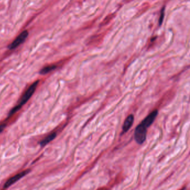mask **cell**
Masks as SVG:
<instances>
[{"instance_id": "cell-1", "label": "cell", "mask_w": 190, "mask_h": 190, "mask_svg": "<svg viewBox=\"0 0 190 190\" xmlns=\"http://www.w3.org/2000/svg\"><path fill=\"white\" fill-rule=\"evenodd\" d=\"M39 81H36L34 83L31 84L28 89L26 90V91H25V93L23 94L20 100L19 104L17 105L15 107H14L12 110H11L10 113H9V116H12L15 113L17 112L18 110H19L25 104L28 100L30 99L31 97L33 96V93H35V91H36V88L39 84Z\"/></svg>"}, {"instance_id": "cell-2", "label": "cell", "mask_w": 190, "mask_h": 190, "mask_svg": "<svg viewBox=\"0 0 190 190\" xmlns=\"http://www.w3.org/2000/svg\"><path fill=\"white\" fill-rule=\"evenodd\" d=\"M147 128L142 123L138 124L135 128L134 133L135 139L139 144H142L146 140Z\"/></svg>"}, {"instance_id": "cell-3", "label": "cell", "mask_w": 190, "mask_h": 190, "mask_svg": "<svg viewBox=\"0 0 190 190\" xmlns=\"http://www.w3.org/2000/svg\"><path fill=\"white\" fill-rule=\"evenodd\" d=\"M30 172L29 170H26L25 171L21 172L19 174H17L14 176L12 177L6 182L3 185V188H7L10 187L11 185H13L15 183L19 181L21 179H22L23 177L25 176L27 174H29Z\"/></svg>"}, {"instance_id": "cell-4", "label": "cell", "mask_w": 190, "mask_h": 190, "mask_svg": "<svg viewBox=\"0 0 190 190\" xmlns=\"http://www.w3.org/2000/svg\"><path fill=\"white\" fill-rule=\"evenodd\" d=\"M28 32L27 31H23L22 33H20L19 36L16 39L14 40V42L10 45L9 48L10 49H14L18 47L20 45L24 42L28 36Z\"/></svg>"}, {"instance_id": "cell-5", "label": "cell", "mask_w": 190, "mask_h": 190, "mask_svg": "<svg viewBox=\"0 0 190 190\" xmlns=\"http://www.w3.org/2000/svg\"><path fill=\"white\" fill-rule=\"evenodd\" d=\"M158 113V110H153L152 112L150 113L149 114H148V116L146 117L145 118L143 119L142 122H141V123H142L145 127H147L148 128L153 123L155 119L157 117Z\"/></svg>"}, {"instance_id": "cell-6", "label": "cell", "mask_w": 190, "mask_h": 190, "mask_svg": "<svg viewBox=\"0 0 190 190\" xmlns=\"http://www.w3.org/2000/svg\"><path fill=\"white\" fill-rule=\"evenodd\" d=\"M134 119H135V118L133 114H130L127 117L122 126L123 132H127V131H128L130 130V128L132 126L133 124Z\"/></svg>"}, {"instance_id": "cell-7", "label": "cell", "mask_w": 190, "mask_h": 190, "mask_svg": "<svg viewBox=\"0 0 190 190\" xmlns=\"http://www.w3.org/2000/svg\"><path fill=\"white\" fill-rule=\"evenodd\" d=\"M56 137V133L54 132L51 133L50 135H47L46 137L44 138L41 142H40V145L42 146H46L47 144L50 143L51 141H52L53 139H54Z\"/></svg>"}, {"instance_id": "cell-8", "label": "cell", "mask_w": 190, "mask_h": 190, "mask_svg": "<svg viewBox=\"0 0 190 190\" xmlns=\"http://www.w3.org/2000/svg\"><path fill=\"white\" fill-rule=\"evenodd\" d=\"M114 16H115V15H114V14H109V15H107V17L105 18L103 20L102 23L100 24V26H104L105 25H107V24H108L113 20Z\"/></svg>"}, {"instance_id": "cell-9", "label": "cell", "mask_w": 190, "mask_h": 190, "mask_svg": "<svg viewBox=\"0 0 190 190\" xmlns=\"http://www.w3.org/2000/svg\"><path fill=\"white\" fill-rule=\"evenodd\" d=\"M56 68V66L55 65H52L46 66V67L44 68L40 71V74H42V75L46 74L49 73L50 72L54 70Z\"/></svg>"}, {"instance_id": "cell-10", "label": "cell", "mask_w": 190, "mask_h": 190, "mask_svg": "<svg viewBox=\"0 0 190 190\" xmlns=\"http://www.w3.org/2000/svg\"><path fill=\"white\" fill-rule=\"evenodd\" d=\"M161 16L160 17V24L161 25V24H162V22L163 19V16H164V9H162V12H161Z\"/></svg>"}, {"instance_id": "cell-11", "label": "cell", "mask_w": 190, "mask_h": 190, "mask_svg": "<svg viewBox=\"0 0 190 190\" xmlns=\"http://www.w3.org/2000/svg\"><path fill=\"white\" fill-rule=\"evenodd\" d=\"M5 123H3V124H0V133H1L2 132L3 130L5 128Z\"/></svg>"}]
</instances>
